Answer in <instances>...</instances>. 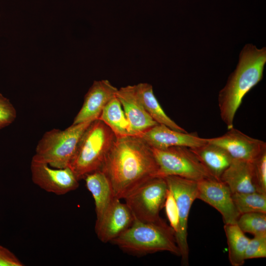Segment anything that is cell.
<instances>
[{
    "label": "cell",
    "instance_id": "obj_1",
    "mask_svg": "<svg viewBox=\"0 0 266 266\" xmlns=\"http://www.w3.org/2000/svg\"><path fill=\"white\" fill-rule=\"evenodd\" d=\"M158 170L151 148L136 135L117 137L100 169L108 178L114 197L119 200L156 176Z\"/></svg>",
    "mask_w": 266,
    "mask_h": 266
},
{
    "label": "cell",
    "instance_id": "obj_2",
    "mask_svg": "<svg viewBox=\"0 0 266 266\" xmlns=\"http://www.w3.org/2000/svg\"><path fill=\"white\" fill-rule=\"evenodd\" d=\"M266 64V47L260 49L248 43L241 50L236 68L218 97L220 117L228 130L233 127L235 115L244 96L263 79Z\"/></svg>",
    "mask_w": 266,
    "mask_h": 266
},
{
    "label": "cell",
    "instance_id": "obj_3",
    "mask_svg": "<svg viewBox=\"0 0 266 266\" xmlns=\"http://www.w3.org/2000/svg\"><path fill=\"white\" fill-rule=\"evenodd\" d=\"M111 243L135 256L166 251L180 256L175 232L162 218L150 222L134 218L132 225Z\"/></svg>",
    "mask_w": 266,
    "mask_h": 266
},
{
    "label": "cell",
    "instance_id": "obj_4",
    "mask_svg": "<svg viewBox=\"0 0 266 266\" xmlns=\"http://www.w3.org/2000/svg\"><path fill=\"white\" fill-rule=\"evenodd\" d=\"M117 137L101 120L91 122L83 134L68 167L79 181L100 169Z\"/></svg>",
    "mask_w": 266,
    "mask_h": 266
},
{
    "label": "cell",
    "instance_id": "obj_5",
    "mask_svg": "<svg viewBox=\"0 0 266 266\" xmlns=\"http://www.w3.org/2000/svg\"><path fill=\"white\" fill-rule=\"evenodd\" d=\"M92 122L72 124L64 130L53 129L46 132L38 141L33 157L54 168L68 167L83 134Z\"/></svg>",
    "mask_w": 266,
    "mask_h": 266
},
{
    "label": "cell",
    "instance_id": "obj_6",
    "mask_svg": "<svg viewBox=\"0 0 266 266\" xmlns=\"http://www.w3.org/2000/svg\"><path fill=\"white\" fill-rule=\"evenodd\" d=\"M151 150L158 166L156 176H176L196 182L214 178L190 148L174 146Z\"/></svg>",
    "mask_w": 266,
    "mask_h": 266
},
{
    "label": "cell",
    "instance_id": "obj_7",
    "mask_svg": "<svg viewBox=\"0 0 266 266\" xmlns=\"http://www.w3.org/2000/svg\"><path fill=\"white\" fill-rule=\"evenodd\" d=\"M168 190L165 178L155 176L144 181L125 198V203L133 218L150 222L160 220Z\"/></svg>",
    "mask_w": 266,
    "mask_h": 266
},
{
    "label": "cell",
    "instance_id": "obj_8",
    "mask_svg": "<svg viewBox=\"0 0 266 266\" xmlns=\"http://www.w3.org/2000/svg\"><path fill=\"white\" fill-rule=\"evenodd\" d=\"M164 178L177 204L179 226L175 237L180 252L181 264L187 266L189 264L188 221L191 206L197 199V182L176 176H168Z\"/></svg>",
    "mask_w": 266,
    "mask_h": 266
},
{
    "label": "cell",
    "instance_id": "obj_9",
    "mask_svg": "<svg viewBox=\"0 0 266 266\" xmlns=\"http://www.w3.org/2000/svg\"><path fill=\"white\" fill-rule=\"evenodd\" d=\"M33 182L44 191L63 195L77 189L79 180L69 167L57 168L34 158L31 163Z\"/></svg>",
    "mask_w": 266,
    "mask_h": 266
},
{
    "label": "cell",
    "instance_id": "obj_10",
    "mask_svg": "<svg viewBox=\"0 0 266 266\" xmlns=\"http://www.w3.org/2000/svg\"><path fill=\"white\" fill-rule=\"evenodd\" d=\"M197 199L207 203L222 215L224 224H236L240 215L229 187L220 180L204 179L197 182Z\"/></svg>",
    "mask_w": 266,
    "mask_h": 266
},
{
    "label": "cell",
    "instance_id": "obj_11",
    "mask_svg": "<svg viewBox=\"0 0 266 266\" xmlns=\"http://www.w3.org/2000/svg\"><path fill=\"white\" fill-rule=\"evenodd\" d=\"M207 142L222 147L233 159L249 162L266 150L265 141L250 137L234 127L221 136L207 138Z\"/></svg>",
    "mask_w": 266,
    "mask_h": 266
},
{
    "label": "cell",
    "instance_id": "obj_12",
    "mask_svg": "<svg viewBox=\"0 0 266 266\" xmlns=\"http://www.w3.org/2000/svg\"><path fill=\"white\" fill-rule=\"evenodd\" d=\"M150 147L163 149L174 146L194 148L207 143V138L196 133H189L174 130L162 124H157L138 135Z\"/></svg>",
    "mask_w": 266,
    "mask_h": 266
},
{
    "label": "cell",
    "instance_id": "obj_13",
    "mask_svg": "<svg viewBox=\"0 0 266 266\" xmlns=\"http://www.w3.org/2000/svg\"><path fill=\"white\" fill-rule=\"evenodd\" d=\"M114 198L98 220L96 221L95 232L102 242H111L132 224L133 216L125 203Z\"/></svg>",
    "mask_w": 266,
    "mask_h": 266
},
{
    "label": "cell",
    "instance_id": "obj_14",
    "mask_svg": "<svg viewBox=\"0 0 266 266\" xmlns=\"http://www.w3.org/2000/svg\"><path fill=\"white\" fill-rule=\"evenodd\" d=\"M128 120L132 135L142 133L158 124L145 110L137 93L135 85L122 87L116 94Z\"/></svg>",
    "mask_w": 266,
    "mask_h": 266
},
{
    "label": "cell",
    "instance_id": "obj_15",
    "mask_svg": "<svg viewBox=\"0 0 266 266\" xmlns=\"http://www.w3.org/2000/svg\"><path fill=\"white\" fill-rule=\"evenodd\" d=\"M118 89L107 80L94 81L84 97L72 124L98 119L106 104L116 96Z\"/></svg>",
    "mask_w": 266,
    "mask_h": 266
},
{
    "label": "cell",
    "instance_id": "obj_16",
    "mask_svg": "<svg viewBox=\"0 0 266 266\" xmlns=\"http://www.w3.org/2000/svg\"><path fill=\"white\" fill-rule=\"evenodd\" d=\"M220 180L229 187L232 194L259 192L252 162L233 159Z\"/></svg>",
    "mask_w": 266,
    "mask_h": 266
},
{
    "label": "cell",
    "instance_id": "obj_17",
    "mask_svg": "<svg viewBox=\"0 0 266 266\" xmlns=\"http://www.w3.org/2000/svg\"><path fill=\"white\" fill-rule=\"evenodd\" d=\"M191 149L211 175L217 180H220L233 160L225 149L207 142L201 146Z\"/></svg>",
    "mask_w": 266,
    "mask_h": 266
},
{
    "label": "cell",
    "instance_id": "obj_18",
    "mask_svg": "<svg viewBox=\"0 0 266 266\" xmlns=\"http://www.w3.org/2000/svg\"><path fill=\"white\" fill-rule=\"evenodd\" d=\"M84 179L94 200L97 221L102 217L115 198L112 187L106 175L100 170L87 175Z\"/></svg>",
    "mask_w": 266,
    "mask_h": 266
},
{
    "label": "cell",
    "instance_id": "obj_19",
    "mask_svg": "<svg viewBox=\"0 0 266 266\" xmlns=\"http://www.w3.org/2000/svg\"><path fill=\"white\" fill-rule=\"evenodd\" d=\"M135 85L145 110L153 120L159 124L166 125L174 130L187 132L166 115L156 98L151 84L140 83Z\"/></svg>",
    "mask_w": 266,
    "mask_h": 266
},
{
    "label": "cell",
    "instance_id": "obj_20",
    "mask_svg": "<svg viewBox=\"0 0 266 266\" xmlns=\"http://www.w3.org/2000/svg\"><path fill=\"white\" fill-rule=\"evenodd\" d=\"M99 119L111 130L117 138L132 135L129 122L116 96L106 104Z\"/></svg>",
    "mask_w": 266,
    "mask_h": 266
},
{
    "label": "cell",
    "instance_id": "obj_21",
    "mask_svg": "<svg viewBox=\"0 0 266 266\" xmlns=\"http://www.w3.org/2000/svg\"><path fill=\"white\" fill-rule=\"evenodd\" d=\"M227 240L228 257L233 266H241L245 263V252L250 239L236 224H225Z\"/></svg>",
    "mask_w": 266,
    "mask_h": 266
},
{
    "label": "cell",
    "instance_id": "obj_22",
    "mask_svg": "<svg viewBox=\"0 0 266 266\" xmlns=\"http://www.w3.org/2000/svg\"><path fill=\"white\" fill-rule=\"evenodd\" d=\"M232 198L240 214L250 212L266 213V193L260 192L233 193Z\"/></svg>",
    "mask_w": 266,
    "mask_h": 266
},
{
    "label": "cell",
    "instance_id": "obj_23",
    "mask_svg": "<svg viewBox=\"0 0 266 266\" xmlns=\"http://www.w3.org/2000/svg\"><path fill=\"white\" fill-rule=\"evenodd\" d=\"M236 225L244 233L254 235L266 234V213L250 212L240 214Z\"/></svg>",
    "mask_w": 266,
    "mask_h": 266
},
{
    "label": "cell",
    "instance_id": "obj_24",
    "mask_svg": "<svg viewBox=\"0 0 266 266\" xmlns=\"http://www.w3.org/2000/svg\"><path fill=\"white\" fill-rule=\"evenodd\" d=\"M252 164L258 190L266 193V150L252 161Z\"/></svg>",
    "mask_w": 266,
    "mask_h": 266
},
{
    "label": "cell",
    "instance_id": "obj_25",
    "mask_svg": "<svg viewBox=\"0 0 266 266\" xmlns=\"http://www.w3.org/2000/svg\"><path fill=\"white\" fill-rule=\"evenodd\" d=\"M266 257V234L254 235L250 239L245 252V260Z\"/></svg>",
    "mask_w": 266,
    "mask_h": 266
},
{
    "label": "cell",
    "instance_id": "obj_26",
    "mask_svg": "<svg viewBox=\"0 0 266 266\" xmlns=\"http://www.w3.org/2000/svg\"><path fill=\"white\" fill-rule=\"evenodd\" d=\"M166 213L170 226L176 234L178 230L179 216L175 200L171 192L168 189L164 203Z\"/></svg>",
    "mask_w": 266,
    "mask_h": 266
},
{
    "label": "cell",
    "instance_id": "obj_27",
    "mask_svg": "<svg viewBox=\"0 0 266 266\" xmlns=\"http://www.w3.org/2000/svg\"><path fill=\"white\" fill-rule=\"evenodd\" d=\"M16 117V111L9 100L0 94V129L12 123Z\"/></svg>",
    "mask_w": 266,
    "mask_h": 266
},
{
    "label": "cell",
    "instance_id": "obj_28",
    "mask_svg": "<svg viewBox=\"0 0 266 266\" xmlns=\"http://www.w3.org/2000/svg\"><path fill=\"white\" fill-rule=\"evenodd\" d=\"M24 264L10 250L0 245V266H23Z\"/></svg>",
    "mask_w": 266,
    "mask_h": 266
}]
</instances>
